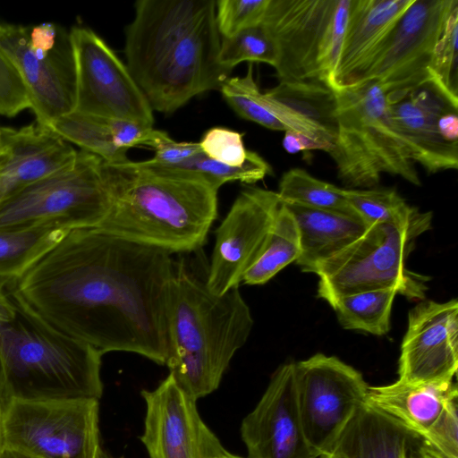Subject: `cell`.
Returning a JSON list of instances; mask_svg holds the SVG:
<instances>
[{
  "instance_id": "cell-1",
  "label": "cell",
  "mask_w": 458,
  "mask_h": 458,
  "mask_svg": "<svg viewBox=\"0 0 458 458\" xmlns=\"http://www.w3.org/2000/svg\"><path fill=\"white\" fill-rule=\"evenodd\" d=\"M171 253L98 227L72 229L7 286L17 306L102 354L165 365Z\"/></svg>"
},
{
  "instance_id": "cell-2",
  "label": "cell",
  "mask_w": 458,
  "mask_h": 458,
  "mask_svg": "<svg viewBox=\"0 0 458 458\" xmlns=\"http://www.w3.org/2000/svg\"><path fill=\"white\" fill-rule=\"evenodd\" d=\"M125 29L126 66L153 111L171 114L220 90L231 71L218 61L215 0H138Z\"/></svg>"
},
{
  "instance_id": "cell-3",
  "label": "cell",
  "mask_w": 458,
  "mask_h": 458,
  "mask_svg": "<svg viewBox=\"0 0 458 458\" xmlns=\"http://www.w3.org/2000/svg\"><path fill=\"white\" fill-rule=\"evenodd\" d=\"M112 205L98 226L169 253L200 249L217 216L218 190L183 170L128 160L103 161Z\"/></svg>"
},
{
  "instance_id": "cell-4",
  "label": "cell",
  "mask_w": 458,
  "mask_h": 458,
  "mask_svg": "<svg viewBox=\"0 0 458 458\" xmlns=\"http://www.w3.org/2000/svg\"><path fill=\"white\" fill-rule=\"evenodd\" d=\"M253 327L239 287L222 295L208 290L183 262L175 265L167 308L165 365L177 384L198 400L220 385L233 357Z\"/></svg>"
},
{
  "instance_id": "cell-5",
  "label": "cell",
  "mask_w": 458,
  "mask_h": 458,
  "mask_svg": "<svg viewBox=\"0 0 458 458\" xmlns=\"http://www.w3.org/2000/svg\"><path fill=\"white\" fill-rule=\"evenodd\" d=\"M15 306V318L0 325L4 398L99 400L103 354Z\"/></svg>"
},
{
  "instance_id": "cell-6",
  "label": "cell",
  "mask_w": 458,
  "mask_h": 458,
  "mask_svg": "<svg viewBox=\"0 0 458 458\" xmlns=\"http://www.w3.org/2000/svg\"><path fill=\"white\" fill-rule=\"evenodd\" d=\"M332 89L335 136L327 153L346 189L375 188L384 174L420 186L415 163L393 123L380 84L369 80Z\"/></svg>"
},
{
  "instance_id": "cell-7",
  "label": "cell",
  "mask_w": 458,
  "mask_h": 458,
  "mask_svg": "<svg viewBox=\"0 0 458 458\" xmlns=\"http://www.w3.org/2000/svg\"><path fill=\"white\" fill-rule=\"evenodd\" d=\"M431 220L402 225L377 224L314 271L318 296L330 305L354 293L393 289L409 300L425 298L429 280L405 267L415 239L430 229Z\"/></svg>"
},
{
  "instance_id": "cell-8",
  "label": "cell",
  "mask_w": 458,
  "mask_h": 458,
  "mask_svg": "<svg viewBox=\"0 0 458 458\" xmlns=\"http://www.w3.org/2000/svg\"><path fill=\"white\" fill-rule=\"evenodd\" d=\"M350 0H269L261 22L276 51L280 83L330 87Z\"/></svg>"
},
{
  "instance_id": "cell-9",
  "label": "cell",
  "mask_w": 458,
  "mask_h": 458,
  "mask_svg": "<svg viewBox=\"0 0 458 458\" xmlns=\"http://www.w3.org/2000/svg\"><path fill=\"white\" fill-rule=\"evenodd\" d=\"M103 160L80 150L63 170L27 186L0 203V228L98 227L112 205Z\"/></svg>"
},
{
  "instance_id": "cell-10",
  "label": "cell",
  "mask_w": 458,
  "mask_h": 458,
  "mask_svg": "<svg viewBox=\"0 0 458 458\" xmlns=\"http://www.w3.org/2000/svg\"><path fill=\"white\" fill-rule=\"evenodd\" d=\"M5 449L33 458H114L105 451L95 398L7 400Z\"/></svg>"
},
{
  "instance_id": "cell-11",
  "label": "cell",
  "mask_w": 458,
  "mask_h": 458,
  "mask_svg": "<svg viewBox=\"0 0 458 458\" xmlns=\"http://www.w3.org/2000/svg\"><path fill=\"white\" fill-rule=\"evenodd\" d=\"M0 46L24 83L37 123L49 125L74 111L76 66L70 31L52 22L1 24Z\"/></svg>"
},
{
  "instance_id": "cell-12",
  "label": "cell",
  "mask_w": 458,
  "mask_h": 458,
  "mask_svg": "<svg viewBox=\"0 0 458 458\" xmlns=\"http://www.w3.org/2000/svg\"><path fill=\"white\" fill-rule=\"evenodd\" d=\"M294 375L306 439L318 455L330 454L358 407L365 403L369 385L360 371L323 353L295 362Z\"/></svg>"
},
{
  "instance_id": "cell-13",
  "label": "cell",
  "mask_w": 458,
  "mask_h": 458,
  "mask_svg": "<svg viewBox=\"0 0 458 458\" xmlns=\"http://www.w3.org/2000/svg\"><path fill=\"white\" fill-rule=\"evenodd\" d=\"M456 4L458 0H413L373 58L362 81H377L389 103L432 81L433 52Z\"/></svg>"
},
{
  "instance_id": "cell-14",
  "label": "cell",
  "mask_w": 458,
  "mask_h": 458,
  "mask_svg": "<svg viewBox=\"0 0 458 458\" xmlns=\"http://www.w3.org/2000/svg\"><path fill=\"white\" fill-rule=\"evenodd\" d=\"M70 34L76 66L74 111L153 126V110L126 64L92 30L73 27Z\"/></svg>"
},
{
  "instance_id": "cell-15",
  "label": "cell",
  "mask_w": 458,
  "mask_h": 458,
  "mask_svg": "<svg viewBox=\"0 0 458 458\" xmlns=\"http://www.w3.org/2000/svg\"><path fill=\"white\" fill-rule=\"evenodd\" d=\"M281 205L276 191L247 187L240 192L216 230L206 276L210 292L222 295L240 286L259 257Z\"/></svg>"
},
{
  "instance_id": "cell-16",
  "label": "cell",
  "mask_w": 458,
  "mask_h": 458,
  "mask_svg": "<svg viewBox=\"0 0 458 458\" xmlns=\"http://www.w3.org/2000/svg\"><path fill=\"white\" fill-rule=\"evenodd\" d=\"M140 394L146 403L140 440L150 458H221L226 452L200 418L197 400L170 373Z\"/></svg>"
},
{
  "instance_id": "cell-17",
  "label": "cell",
  "mask_w": 458,
  "mask_h": 458,
  "mask_svg": "<svg viewBox=\"0 0 458 458\" xmlns=\"http://www.w3.org/2000/svg\"><path fill=\"white\" fill-rule=\"evenodd\" d=\"M458 369V302L421 301L408 313L398 380L408 384L451 380Z\"/></svg>"
},
{
  "instance_id": "cell-18",
  "label": "cell",
  "mask_w": 458,
  "mask_h": 458,
  "mask_svg": "<svg viewBox=\"0 0 458 458\" xmlns=\"http://www.w3.org/2000/svg\"><path fill=\"white\" fill-rule=\"evenodd\" d=\"M295 362L276 369L255 408L241 425L248 458H316L300 419Z\"/></svg>"
},
{
  "instance_id": "cell-19",
  "label": "cell",
  "mask_w": 458,
  "mask_h": 458,
  "mask_svg": "<svg viewBox=\"0 0 458 458\" xmlns=\"http://www.w3.org/2000/svg\"><path fill=\"white\" fill-rule=\"evenodd\" d=\"M451 107H458V98L432 81L389 103L391 118L412 161L429 174L458 167V146L446 142L438 127L440 116Z\"/></svg>"
},
{
  "instance_id": "cell-20",
  "label": "cell",
  "mask_w": 458,
  "mask_h": 458,
  "mask_svg": "<svg viewBox=\"0 0 458 458\" xmlns=\"http://www.w3.org/2000/svg\"><path fill=\"white\" fill-rule=\"evenodd\" d=\"M0 203L70 165L78 151L50 126L0 127Z\"/></svg>"
},
{
  "instance_id": "cell-21",
  "label": "cell",
  "mask_w": 458,
  "mask_h": 458,
  "mask_svg": "<svg viewBox=\"0 0 458 458\" xmlns=\"http://www.w3.org/2000/svg\"><path fill=\"white\" fill-rule=\"evenodd\" d=\"M413 0H350L330 88L358 84L392 29Z\"/></svg>"
},
{
  "instance_id": "cell-22",
  "label": "cell",
  "mask_w": 458,
  "mask_h": 458,
  "mask_svg": "<svg viewBox=\"0 0 458 458\" xmlns=\"http://www.w3.org/2000/svg\"><path fill=\"white\" fill-rule=\"evenodd\" d=\"M262 103L282 131H293L332 147L335 136V94L322 83H280L262 92Z\"/></svg>"
},
{
  "instance_id": "cell-23",
  "label": "cell",
  "mask_w": 458,
  "mask_h": 458,
  "mask_svg": "<svg viewBox=\"0 0 458 458\" xmlns=\"http://www.w3.org/2000/svg\"><path fill=\"white\" fill-rule=\"evenodd\" d=\"M424 445L422 436L362 403L344 428L333 458H407Z\"/></svg>"
},
{
  "instance_id": "cell-24",
  "label": "cell",
  "mask_w": 458,
  "mask_h": 458,
  "mask_svg": "<svg viewBox=\"0 0 458 458\" xmlns=\"http://www.w3.org/2000/svg\"><path fill=\"white\" fill-rule=\"evenodd\" d=\"M458 397L454 379L423 384L394 383L368 387L365 403L422 436L446 403Z\"/></svg>"
},
{
  "instance_id": "cell-25",
  "label": "cell",
  "mask_w": 458,
  "mask_h": 458,
  "mask_svg": "<svg viewBox=\"0 0 458 458\" xmlns=\"http://www.w3.org/2000/svg\"><path fill=\"white\" fill-rule=\"evenodd\" d=\"M284 204L297 225L301 253L296 263L303 272L314 273L320 264L355 242L369 227L354 216Z\"/></svg>"
},
{
  "instance_id": "cell-26",
  "label": "cell",
  "mask_w": 458,
  "mask_h": 458,
  "mask_svg": "<svg viewBox=\"0 0 458 458\" xmlns=\"http://www.w3.org/2000/svg\"><path fill=\"white\" fill-rule=\"evenodd\" d=\"M67 231L45 226L0 228V279L9 284L17 281Z\"/></svg>"
},
{
  "instance_id": "cell-27",
  "label": "cell",
  "mask_w": 458,
  "mask_h": 458,
  "mask_svg": "<svg viewBox=\"0 0 458 458\" xmlns=\"http://www.w3.org/2000/svg\"><path fill=\"white\" fill-rule=\"evenodd\" d=\"M301 253L299 233L293 216L282 201V205L269 230L264 248L245 274L242 283L250 285L264 284Z\"/></svg>"
},
{
  "instance_id": "cell-28",
  "label": "cell",
  "mask_w": 458,
  "mask_h": 458,
  "mask_svg": "<svg viewBox=\"0 0 458 458\" xmlns=\"http://www.w3.org/2000/svg\"><path fill=\"white\" fill-rule=\"evenodd\" d=\"M396 294L393 289L363 292L341 297L330 306L344 328L383 335L390 330L392 306Z\"/></svg>"
},
{
  "instance_id": "cell-29",
  "label": "cell",
  "mask_w": 458,
  "mask_h": 458,
  "mask_svg": "<svg viewBox=\"0 0 458 458\" xmlns=\"http://www.w3.org/2000/svg\"><path fill=\"white\" fill-rule=\"evenodd\" d=\"M356 216L368 226L392 223L411 225L432 220L431 212L410 206L394 189H344Z\"/></svg>"
},
{
  "instance_id": "cell-30",
  "label": "cell",
  "mask_w": 458,
  "mask_h": 458,
  "mask_svg": "<svg viewBox=\"0 0 458 458\" xmlns=\"http://www.w3.org/2000/svg\"><path fill=\"white\" fill-rule=\"evenodd\" d=\"M276 193L284 203L357 216L346 199L344 189L319 180L302 168L286 171L280 179Z\"/></svg>"
},
{
  "instance_id": "cell-31",
  "label": "cell",
  "mask_w": 458,
  "mask_h": 458,
  "mask_svg": "<svg viewBox=\"0 0 458 458\" xmlns=\"http://www.w3.org/2000/svg\"><path fill=\"white\" fill-rule=\"evenodd\" d=\"M48 126L69 143L106 163L120 164L129 160L128 150L120 149L113 144L103 118L73 111L57 118Z\"/></svg>"
},
{
  "instance_id": "cell-32",
  "label": "cell",
  "mask_w": 458,
  "mask_h": 458,
  "mask_svg": "<svg viewBox=\"0 0 458 458\" xmlns=\"http://www.w3.org/2000/svg\"><path fill=\"white\" fill-rule=\"evenodd\" d=\"M165 168L195 174L217 190L228 182L252 184L272 174L270 165L257 152L250 150L246 161L238 166L217 162L200 152L175 166Z\"/></svg>"
},
{
  "instance_id": "cell-33",
  "label": "cell",
  "mask_w": 458,
  "mask_h": 458,
  "mask_svg": "<svg viewBox=\"0 0 458 458\" xmlns=\"http://www.w3.org/2000/svg\"><path fill=\"white\" fill-rule=\"evenodd\" d=\"M218 61L230 71L244 61L265 63L274 67L276 51L271 38L260 24L230 38H222Z\"/></svg>"
},
{
  "instance_id": "cell-34",
  "label": "cell",
  "mask_w": 458,
  "mask_h": 458,
  "mask_svg": "<svg viewBox=\"0 0 458 458\" xmlns=\"http://www.w3.org/2000/svg\"><path fill=\"white\" fill-rule=\"evenodd\" d=\"M220 91L225 100L241 117L269 130L279 131L278 124L263 106L262 92L254 80L251 64L244 76L229 77L221 86Z\"/></svg>"
},
{
  "instance_id": "cell-35",
  "label": "cell",
  "mask_w": 458,
  "mask_h": 458,
  "mask_svg": "<svg viewBox=\"0 0 458 458\" xmlns=\"http://www.w3.org/2000/svg\"><path fill=\"white\" fill-rule=\"evenodd\" d=\"M458 4L448 15L444 30L435 47L430 72L432 82L458 98Z\"/></svg>"
},
{
  "instance_id": "cell-36",
  "label": "cell",
  "mask_w": 458,
  "mask_h": 458,
  "mask_svg": "<svg viewBox=\"0 0 458 458\" xmlns=\"http://www.w3.org/2000/svg\"><path fill=\"white\" fill-rule=\"evenodd\" d=\"M269 0L216 1V19L220 36L230 38L260 25Z\"/></svg>"
},
{
  "instance_id": "cell-37",
  "label": "cell",
  "mask_w": 458,
  "mask_h": 458,
  "mask_svg": "<svg viewBox=\"0 0 458 458\" xmlns=\"http://www.w3.org/2000/svg\"><path fill=\"white\" fill-rule=\"evenodd\" d=\"M422 437L438 458H458V397L446 403Z\"/></svg>"
},
{
  "instance_id": "cell-38",
  "label": "cell",
  "mask_w": 458,
  "mask_h": 458,
  "mask_svg": "<svg viewBox=\"0 0 458 458\" xmlns=\"http://www.w3.org/2000/svg\"><path fill=\"white\" fill-rule=\"evenodd\" d=\"M199 144L208 157L234 166L242 165L250 151L244 147L242 134L224 127L208 130Z\"/></svg>"
},
{
  "instance_id": "cell-39",
  "label": "cell",
  "mask_w": 458,
  "mask_h": 458,
  "mask_svg": "<svg viewBox=\"0 0 458 458\" xmlns=\"http://www.w3.org/2000/svg\"><path fill=\"white\" fill-rule=\"evenodd\" d=\"M26 108L30 105L24 83L0 46V114L13 117Z\"/></svg>"
},
{
  "instance_id": "cell-40",
  "label": "cell",
  "mask_w": 458,
  "mask_h": 458,
  "mask_svg": "<svg viewBox=\"0 0 458 458\" xmlns=\"http://www.w3.org/2000/svg\"><path fill=\"white\" fill-rule=\"evenodd\" d=\"M148 147L155 150V156L146 162L161 167L175 166L202 152L199 142L175 141L159 130H155Z\"/></svg>"
},
{
  "instance_id": "cell-41",
  "label": "cell",
  "mask_w": 458,
  "mask_h": 458,
  "mask_svg": "<svg viewBox=\"0 0 458 458\" xmlns=\"http://www.w3.org/2000/svg\"><path fill=\"white\" fill-rule=\"evenodd\" d=\"M103 119L113 144L120 149L128 150L135 146H148L154 135L153 126L131 120Z\"/></svg>"
},
{
  "instance_id": "cell-42",
  "label": "cell",
  "mask_w": 458,
  "mask_h": 458,
  "mask_svg": "<svg viewBox=\"0 0 458 458\" xmlns=\"http://www.w3.org/2000/svg\"><path fill=\"white\" fill-rule=\"evenodd\" d=\"M283 146L289 153L310 150L327 151V146L321 141L293 131L284 132Z\"/></svg>"
},
{
  "instance_id": "cell-43",
  "label": "cell",
  "mask_w": 458,
  "mask_h": 458,
  "mask_svg": "<svg viewBox=\"0 0 458 458\" xmlns=\"http://www.w3.org/2000/svg\"><path fill=\"white\" fill-rule=\"evenodd\" d=\"M6 281L0 279V325L9 322L16 316V306L13 301Z\"/></svg>"
},
{
  "instance_id": "cell-44",
  "label": "cell",
  "mask_w": 458,
  "mask_h": 458,
  "mask_svg": "<svg viewBox=\"0 0 458 458\" xmlns=\"http://www.w3.org/2000/svg\"><path fill=\"white\" fill-rule=\"evenodd\" d=\"M7 399L0 398V458L5 450L4 416Z\"/></svg>"
},
{
  "instance_id": "cell-45",
  "label": "cell",
  "mask_w": 458,
  "mask_h": 458,
  "mask_svg": "<svg viewBox=\"0 0 458 458\" xmlns=\"http://www.w3.org/2000/svg\"><path fill=\"white\" fill-rule=\"evenodd\" d=\"M407 458H438L433 453H431L428 447L424 445L417 451L411 454Z\"/></svg>"
},
{
  "instance_id": "cell-46",
  "label": "cell",
  "mask_w": 458,
  "mask_h": 458,
  "mask_svg": "<svg viewBox=\"0 0 458 458\" xmlns=\"http://www.w3.org/2000/svg\"><path fill=\"white\" fill-rule=\"evenodd\" d=\"M1 458H33L26 454L5 449Z\"/></svg>"
},
{
  "instance_id": "cell-47",
  "label": "cell",
  "mask_w": 458,
  "mask_h": 458,
  "mask_svg": "<svg viewBox=\"0 0 458 458\" xmlns=\"http://www.w3.org/2000/svg\"><path fill=\"white\" fill-rule=\"evenodd\" d=\"M4 375H3V369H2V365H1V360H0V398L4 397Z\"/></svg>"
},
{
  "instance_id": "cell-48",
  "label": "cell",
  "mask_w": 458,
  "mask_h": 458,
  "mask_svg": "<svg viewBox=\"0 0 458 458\" xmlns=\"http://www.w3.org/2000/svg\"><path fill=\"white\" fill-rule=\"evenodd\" d=\"M221 458H243V457L236 455V454H233L226 451Z\"/></svg>"
},
{
  "instance_id": "cell-49",
  "label": "cell",
  "mask_w": 458,
  "mask_h": 458,
  "mask_svg": "<svg viewBox=\"0 0 458 458\" xmlns=\"http://www.w3.org/2000/svg\"><path fill=\"white\" fill-rule=\"evenodd\" d=\"M316 458H333L330 454H319Z\"/></svg>"
},
{
  "instance_id": "cell-50",
  "label": "cell",
  "mask_w": 458,
  "mask_h": 458,
  "mask_svg": "<svg viewBox=\"0 0 458 458\" xmlns=\"http://www.w3.org/2000/svg\"><path fill=\"white\" fill-rule=\"evenodd\" d=\"M0 157H1V154H0Z\"/></svg>"
},
{
  "instance_id": "cell-51",
  "label": "cell",
  "mask_w": 458,
  "mask_h": 458,
  "mask_svg": "<svg viewBox=\"0 0 458 458\" xmlns=\"http://www.w3.org/2000/svg\"><path fill=\"white\" fill-rule=\"evenodd\" d=\"M412 454V453H411Z\"/></svg>"
}]
</instances>
